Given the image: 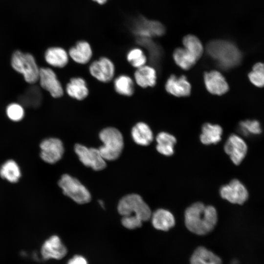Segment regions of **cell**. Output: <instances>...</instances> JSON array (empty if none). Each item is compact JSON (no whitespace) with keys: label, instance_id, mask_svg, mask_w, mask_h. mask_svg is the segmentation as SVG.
<instances>
[{"label":"cell","instance_id":"6da1fadb","mask_svg":"<svg viewBox=\"0 0 264 264\" xmlns=\"http://www.w3.org/2000/svg\"><path fill=\"white\" fill-rule=\"evenodd\" d=\"M117 210L122 216V225L129 229L141 227L143 222L150 220L152 215L149 206L136 194H129L122 198L118 202Z\"/></svg>","mask_w":264,"mask_h":264},{"label":"cell","instance_id":"7a4b0ae2","mask_svg":"<svg viewBox=\"0 0 264 264\" xmlns=\"http://www.w3.org/2000/svg\"><path fill=\"white\" fill-rule=\"evenodd\" d=\"M184 219L185 225L190 231L203 235L214 228L218 220V214L214 207L196 202L187 208Z\"/></svg>","mask_w":264,"mask_h":264},{"label":"cell","instance_id":"3957f363","mask_svg":"<svg viewBox=\"0 0 264 264\" xmlns=\"http://www.w3.org/2000/svg\"><path fill=\"white\" fill-rule=\"evenodd\" d=\"M206 50L218 66L224 70L238 66L242 60V54L239 48L234 43L228 40H211L208 43Z\"/></svg>","mask_w":264,"mask_h":264},{"label":"cell","instance_id":"277c9868","mask_svg":"<svg viewBox=\"0 0 264 264\" xmlns=\"http://www.w3.org/2000/svg\"><path fill=\"white\" fill-rule=\"evenodd\" d=\"M99 138L103 143L98 150L105 160L117 159L124 148L123 136L121 132L114 127H107L101 130Z\"/></svg>","mask_w":264,"mask_h":264},{"label":"cell","instance_id":"5b68a950","mask_svg":"<svg viewBox=\"0 0 264 264\" xmlns=\"http://www.w3.org/2000/svg\"><path fill=\"white\" fill-rule=\"evenodd\" d=\"M12 67L22 74L25 81L33 84L39 80L40 68L32 55L17 50L11 58Z\"/></svg>","mask_w":264,"mask_h":264},{"label":"cell","instance_id":"8992f818","mask_svg":"<svg viewBox=\"0 0 264 264\" xmlns=\"http://www.w3.org/2000/svg\"><path fill=\"white\" fill-rule=\"evenodd\" d=\"M128 27L136 37L150 38L161 37L166 30L160 22L151 20L142 15H138L129 20Z\"/></svg>","mask_w":264,"mask_h":264},{"label":"cell","instance_id":"52a82bcc","mask_svg":"<svg viewBox=\"0 0 264 264\" xmlns=\"http://www.w3.org/2000/svg\"><path fill=\"white\" fill-rule=\"evenodd\" d=\"M58 185L66 196L78 204H84L91 200V195L87 188L77 179L68 174L62 175Z\"/></svg>","mask_w":264,"mask_h":264},{"label":"cell","instance_id":"ba28073f","mask_svg":"<svg viewBox=\"0 0 264 264\" xmlns=\"http://www.w3.org/2000/svg\"><path fill=\"white\" fill-rule=\"evenodd\" d=\"M74 149L79 160L85 166L95 171H101L106 168V160L102 156L98 149L88 148L79 143L76 144Z\"/></svg>","mask_w":264,"mask_h":264},{"label":"cell","instance_id":"9c48e42d","mask_svg":"<svg viewBox=\"0 0 264 264\" xmlns=\"http://www.w3.org/2000/svg\"><path fill=\"white\" fill-rule=\"evenodd\" d=\"M88 71L98 81L108 83L113 79L115 69L113 62L109 58L102 56L90 63Z\"/></svg>","mask_w":264,"mask_h":264},{"label":"cell","instance_id":"30bf717a","mask_svg":"<svg viewBox=\"0 0 264 264\" xmlns=\"http://www.w3.org/2000/svg\"><path fill=\"white\" fill-rule=\"evenodd\" d=\"M38 81L41 88L53 97L60 98L64 95L65 89L56 73L51 68H40Z\"/></svg>","mask_w":264,"mask_h":264},{"label":"cell","instance_id":"8fae6325","mask_svg":"<svg viewBox=\"0 0 264 264\" xmlns=\"http://www.w3.org/2000/svg\"><path fill=\"white\" fill-rule=\"evenodd\" d=\"M40 156L45 162L54 164L59 161L64 153L62 141L58 138L50 137L43 140L40 144Z\"/></svg>","mask_w":264,"mask_h":264},{"label":"cell","instance_id":"7c38bea8","mask_svg":"<svg viewBox=\"0 0 264 264\" xmlns=\"http://www.w3.org/2000/svg\"><path fill=\"white\" fill-rule=\"evenodd\" d=\"M220 193L222 198L233 204H242L248 197L246 187L238 179H233L228 184L222 186Z\"/></svg>","mask_w":264,"mask_h":264},{"label":"cell","instance_id":"4fadbf2b","mask_svg":"<svg viewBox=\"0 0 264 264\" xmlns=\"http://www.w3.org/2000/svg\"><path fill=\"white\" fill-rule=\"evenodd\" d=\"M224 150L233 163L239 165L246 154L247 146L241 136L236 134H231L224 144Z\"/></svg>","mask_w":264,"mask_h":264},{"label":"cell","instance_id":"5bb4252c","mask_svg":"<svg viewBox=\"0 0 264 264\" xmlns=\"http://www.w3.org/2000/svg\"><path fill=\"white\" fill-rule=\"evenodd\" d=\"M203 81L207 90L211 94L222 95L229 90L228 82L223 74L218 70L206 71L203 74Z\"/></svg>","mask_w":264,"mask_h":264},{"label":"cell","instance_id":"9a60e30c","mask_svg":"<svg viewBox=\"0 0 264 264\" xmlns=\"http://www.w3.org/2000/svg\"><path fill=\"white\" fill-rule=\"evenodd\" d=\"M40 252L44 260H60L66 255L67 249L58 236L53 235L44 242Z\"/></svg>","mask_w":264,"mask_h":264},{"label":"cell","instance_id":"2e32d148","mask_svg":"<svg viewBox=\"0 0 264 264\" xmlns=\"http://www.w3.org/2000/svg\"><path fill=\"white\" fill-rule=\"evenodd\" d=\"M165 89L168 93L175 96L187 97L191 94L192 86L185 75L178 76L171 74L166 81Z\"/></svg>","mask_w":264,"mask_h":264},{"label":"cell","instance_id":"e0dca14e","mask_svg":"<svg viewBox=\"0 0 264 264\" xmlns=\"http://www.w3.org/2000/svg\"><path fill=\"white\" fill-rule=\"evenodd\" d=\"M157 79V71L153 66L145 65L136 68L134 72V82L143 88L154 87Z\"/></svg>","mask_w":264,"mask_h":264},{"label":"cell","instance_id":"ac0fdd59","mask_svg":"<svg viewBox=\"0 0 264 264\" xmlns=\"http://www.w3.org/2000/svg\"><path fill=\"white\" fill-rule=\"evenodd\" d=\"M65 90L70 97L79 101L86 99L89 94L86 81L79 76L71 78L66 84Z\"/></svg>","mask_w":264,"mask_h":264},{"label":"cell","instance_id":"d6986e66","mask_svg":"<svg viewBox=\"0 0 264 264\" xmlns=\"http://www.w3.org/2000/svg\"><path fill=\"white\" fill-rule=\"evenodd\" d=\"M131 134L133 141L141 146H148L154 139L151 128L148 124L142 121L138 122L132 126Z\"/></svg>","mask_w":264,"mask_h":264},{"label":"cell","instance_id":"ffe728a7","mask_svg":"<svg viewBox=\"0 0 264 264\" xmlns=\"http://www.w3.org/2000/svg\"><path fill=\"white\" fill-rule=\"evenodd\" d=\"M68 54L74 62L83 65L88 63L91 59L92 50L88 42L79 41L69 48Z\"/></svg>","mask_w":264,"mask_h":264},{"label":"cell","instance_id":"44dd1931","mask_svg":"<svg viewBox=\"0 0 264 264\" xmlns=\"http://www.w3.org/2000/svg\"><path fill=\"white\" fill-rule=\"evenodd\" d=\"M68 52L63 47L52 46L46 49L44 53V59L50 66L63 68L66 66L69 61Z\"/></svg>","mask_w":264,"mask_h":264},{"label":"cell","instance_id":"7402d4cb","mask_svg":"<svg viewBox=\"0 0 264 264\" xmlns=\"http://www.w3.org/2000/svg\"><path fill=\"white\" fill-rule=\"evenodd\" d=\"M222 133L223 130L220 125L207 122L201 127L199 139L204 145L216 144L221 140Z\"/></svg>","mask_w":264,"mask_h":264},{"label":"cell","instance_id":"603a6c76","mask_svg":"<svg viewBox=\"0 0 264 264\" xmlns=\"http://www.w3.org/2000/svg\"><path fill=\"white\" fill-rule=\"evenodd\" d=\"M152 225L156 229L168 231L175 224L174 215L169 211L158 209L152 214L151 217Z\"/></svg>","mask_w":264,"mask_h":264},{"label":"cell","instance_id":"cb8c5ba5","mask_svg":"<svg viewBox=\"0 0 264 264\" xmlns=\"http://www.w3.org/2000/svg\"><path fill=\"white\" fill-rule=\"evenodd\" d=\"M156 141V149L160 154L166 156H170L174 154L176 139L173 135L166 132H161L157 134Z\"/></svg>","mask_w":264,"mask_h":264},{"label":"cell","instance_id":"d4e9b609","mask_svg":"<svg viewBox=\"0 0 264 264\" xmlns=\"http://www.w3.org/2000/svg\"><path fill=\"white\" fill-rule=\"evenodd\" d=\"M190 264H221V261L210 250L204 247H199L192 255Z\"/></svg>","mask_w":264,"mask_h":264},{"label":"cell","instance_id":"484cf974","mask_svg":"<svg viewBox=\"0 0 264 264\" xmlns=\"http://www.w3.org/2000/svg\"><path fill=\"white\" fill-rule=\"evenodd\" d=\"M136 42L148 50L150 61L152 64L156 65L159 63L163 52L158 44L154 42L152 38L145 37H136Z\"/></svg>","mask_w":264,"mask_h":264},{"label":"cell","instance_id":"4316f807","mask_svg":"<svg viewBox=\"0 0 264 264\" xmlns=\"http://www.w3.org/2000/svg\"><path fill=\"white\" fill-rule=\"evenodd\" d=\"M173 58L176 64L183 70H189L198 60L184 47H177L173 52Z\"/></svg>","mask_w":264,"mask_h":264},{"label":"cell","instance_id":"83f0119b","mask_svg":"<svg viewBox=\"0 0 264 264\" xmlns=\"http://www.w3.org/2000/svg\"><path fill=\"white\" fill-rule=\"evenodd\" d=\"M113 88L118 94L129 97L134 93V81L127 74H120L114 79Z\"/></svg>","mask_w":264,"mask_h":264},{"label":"cell","instance_id":"f1b7e54d","mask_svg":"<svg viewBox=\"0 0 264 264\" xmlns=\"http://www.w3.org/2000/svg\"><path fill=\"white\" fill-rule=\"evenodd\" d=\"M0 176L10 182H16L21 176L20 168L15 161L9 160L1 166Z\"/></svg>","mask_w":264,"mask_h":264},{"label":"cell","instance_id":"f546056e","mask_svg":"<svg viewBox=\"0 0 264 264\" xmlns=\"http://www.w3.org/2000/svg\"><path fill=\"white\" fill-rule=\"evenodd\" d=\"M184 47L193 54L198 60L202 56L204 48L202 43L196 36L188 34L182 39Z\"/></svg>","mask_w":264,"mask_h":264},{"label":"cell","instance_id":"4dcf8cb0","mask_svg":"<svg viewBox=\"0 0 264 264\" xmlns=\"http://www.w3.org/2000/svg\"><path fill=\"white\" fill-rule=\"evenodd\" d=\"M126 59L128 63L136 68L145 65L147 61V57L143 50L137 47L132 48L128 51Z\"/></svg>","mask_w":264,"mask_h":264},{"label":"cell","instance_id":"1f68e13d","mask_svg":"<svg viewBox=\"0 0 264 264\" xmlns=\"http://www.w3.org/2000/svg\"><path fill=\"white\" fill-rule=\"evenodd\" d=\"M238 130L240 133L246 136L258 135L262 131L260 123L255 120H246L240 122Z\"/></svg>","mask_w":264,"mask_h":264},{"label":"cell","instance_id":"d6a6232c","mask_svg":"<svg viewBox=\"0 0 264 264\" xmlns=\"http://www.w3.org/2000/svg\"><path fill=\"white\" fill-rule=\"evenodd\" d=\"M41 100V93L36 87L30 88L20 98V101L24 106L34 107L39 106Z\"/></svg>","mask_w":264,"mask_h":264},{"label":"cell","instance_id":"836d02e7","mask_svg":"<svg viewBox=\"0 0 264 264\" xmlns=\"http://www.w3.org/2000/svg\"><path fill=\"white\" fill-rule=\"evenodd\" d=\"M6 114L8 117L13 121L21 120L24 115L23 107L20 104L12 103L6 109Z\"/></svg>","mask_w":264,"mask_h":264},{"label":"cell","instance_id":"e575fe53","mask_svg":"<svg viewBox=\"0 0 264 264\" xmlns=\"http://www.w3.org/2000/svg\"><path fill=\"white\" fill-rule=\"evenodd\" d=\"M248 76L250 82L254 86L260 88L264 87V74L252 70L249 73Z\"/></svg>","mask_w":264,"mask_h":264},{"label":"cell","instance_id":"d590c367","mask_svg":"<svg viewBox=\"0 0 264 264\" xmlns=\"http://www.w3.org/2000/svg\"><path fill=\"white\" fill-rule=\"evenodd\" d=\"M66 264H88L87 260L82 256L75 255L71 258Z\"/></svg>","mask_w":264,"mask_h":264},{"label":"cell","instance_id":"8d00e7d4","mask_svg":"<svg viewBox=\"0 0 264 264\" xmlns=\"http://www.w3.org/2000/svg\"><path fill=\"white\" fill-rule=\"evenodd\" d=\"M252 70L258 71L264 74V63H257L253 66Z\"/></svg>","mask_w":264,"mask_h":264},{"label":"cell","instance_id":"74e56055","mask_svg":"<svg viewBox=\"0 0 264 264\" xmlns=\"http://www.w3.org/2000/svg\"><path fill=\"white\" fill-rule=\"evenodd\" d=\"M92 0L96 2L98 4H103L105 3L108 0Z\"/></svg>","mask_w":264,"mask_h":264},{"label":"cell","instance_id":"f35d334b","mask_svg":"<svg viewBox=\"0 0 264 264\" xmlns=\"http://www.w3.org/2000/svg\"><path fill=\"white\" fill-rule=\"evenodd\" d=\"M98 202H99V204L101 205V206L102 208H104V202H103V201L101 200H100L98 201Z\"/></svg>","mask_w":264,"mask_h":264}]
</instances>
